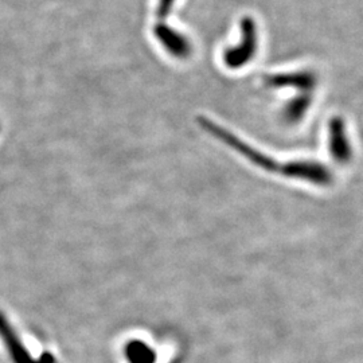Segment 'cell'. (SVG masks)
<instances>
[{
	"instance_id": "6da1fadb",
	"label": "cell",
	"mask_w": 363,
	"mask_h": 363,
	"mask_svg": "<svg viewBox=\"0 0 363 363\" xmlns=\"http://www.w3.org/2000/svg\"><path fill=\"white\" fill-rule=\"evenodd\" d=\"M241 43H237L233 48L226 49L223 52V64L230 69L237 70L252 62L255 54L257 52V33L256 25L252 19L245 18L241 25Z\"/></svg>"
},
{
	"instance_id": "7a4b0ae2",
	"label": "cell",
	"mask_w": 363,
	"mask_h": 363,
	"mask_svg": "<svg viewBox=\"0 0 363 363\" xmlns=\"http://www.w3.org/2000/svg\"><path fill=\"white\" fill-rule=\"evenodd\" d=\"M281 177L307 182L315 186H328L333 182L331 171L325 164L313 160H291L284 163Z\"/></svg>"
},
{
	"instance_id": "3957f363",
	"label": "cell",
	"mask_w": 363,
	"mask_h": 363,
	"mask_svg": "<svg viewBox=\"0 0 363 363\" xmlns=\"http://www.w3.org/2000/svg\"><path fill=\"white\" fill-rule=\"evenodd\" d=\"M330 152L340 164H346L352 159V147L346 130V124L340 117H334L328 125Z\"/></svg>"
},
{
	"instance_id": "277c9868",
	"label": "cell",
	"mask_w": 363,
	"mask_h": 363,
	"mask_svg": "<svg viewBox=\"0 0 363 363\" xmlns=\"http://www.w3.org/2000/svg\"><path fill=\"white\" fill-rule=\"evenodd\" d=\"M155 37L162 48L174 58L187 60L193 52V46L187 37L167 25L156 26Z\"/></svg>"
},
{
	"instance_id": "5b68a950",
	"label": "cell",
	"mask_w": 363,
	"mask_h": 363,
	"mask_svg": "<svg viewBox=\"0 0 363 363\" xmlns=\"http://www.w3.org/2000/svg\"><path fill=\"white\" fill-rule=\"evenodd\" d=\"M0 337L6 345L13 363H39L30 355L3 312H0Z\"/></svg>"
},
{
	"instance_id": "8992f818",
	"label": "cell",
	"mask_w": 363,
	"mask_h": 363,
	"mask_svg": "<svg viewBox=\"0 0 363 363\" xmlns=\"http://www.w3.org/2000/svg\"><path fill=\"white\" fill-rule=\"evenodd\" d=\"M265 85L269 88H295L300 93H310L316 86V77L310 72H298L288 74H274L265 78Z\"/></svg>"
},
{
	"instance_id": "52a82bcc",
	"label": "cell",
	"mask_w": 363,
	"mask_h": 363,
	"mask_svg": "<svg viewBox=\"0 0 363 363\" xmlns=\"http://www.w3.org/2000/svg\"><path fill=\"white\" fill-rule=\"evenodd\" d=\"M312 97L310 93H301L298 97L288 101L281 111L283 121L286 124H298L301 121L311 106Z\"/></svg>"
},
{
	"instance_id": "ba28073f",
	"label": "cell",
	"mask_w": 363,
	"mask_h": 363,
	"mask_svg": "<svg viewBox=\"0 0 363 363\" xmlns=\"http://www.w3.org/2000/svg\"><path fill=\"white\" fill-rule=\"evenodd\" d=\"M125 357L130 363H155L156 352L142 340H130L125 345Z\"/></svg>"
},
{
	"instance_id": "9c48e42d",
	"label": "cell",
	"mask_w": 363,
	"mask_h": 363,
	"mask_svg": "<svg viewBox=\"0 0 363 363\" xmlns=\"http://www.w3.org/2000/svg\"><path fill=\"white\" fill-rule=\"evenodd\" d=\"M174 1L175 0H159L157 1V13L160 15V18L169 15V11L174 7Z\"/></svg>"
}]
</instances>
